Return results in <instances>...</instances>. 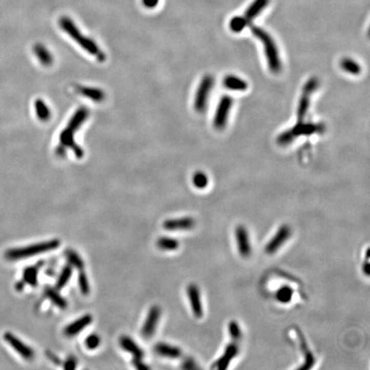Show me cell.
Listing matches in <instances>:
<instances>
[{
  "label": "cell",
  "mask_w": 370,
  "mask_h": 370,
  "mask_svg": "<svg viewBox=\"0 0 370 370\" xmlns=\"http://www.w3.org/2000/svg\"><path fill=\"white\" fill-rule=\"evenodd\" d=\"M195 225L196 221L191 217L168 219L163 223V228L167 231H188L194 228Z\"/></svg>",
  "instance_id": "14"
},
{
  "label": "cell",
  "mask_w": 370,
  "mask_h": 370,
  "mask_svg": "<svg viewBox=\"0 0 370 370\" xmlns=\"http://www.w3.org/2000/svg\"><path fill=\"white\" fill-rule=\"evenodd\" d=\"M236 242H237V251L240 256L244 258L251 256L252 252L251 239L248 231L242 225L237 227L236 229Z\"/></svg>",
  "instance_id": "12"
},
{
  "label": "cell",
  "mask_w": 370,
  "mask_h": 370,
  "mask_svg": "<svg viewBox=\"0 0 370 370\" xmlns=\"http://www.w3.org/2000/svg\"><path fill=\"white\" fill-rule=\"evenodd\" d=\"M63 367L65 369H75L76 367V359L74 357H70L67 358L66 362L63 363Z\"/></svg>",
  "instance_id": "37"
},
{
  "label": "cell",
  "mask_w": 370,
  "mask_h": 370,
  "mask_svg": "<svg viewBox=\"0 0 370 370\" xmlns=\"http://www.w3.org/2000/svg\"><path fill=\"white\" fill-rule=\"evenodd\" d=\"M187 294L194 316H196V318H201L203 316V307L201 302L200 290L196 284H190L187 288Z\"/></svg>",
  "instance_id": "13"
},
{
  "label": "cell",
  "mask_w": 370,
  "mask_h": 370,
  "mask_svg": "<svg viewBox=\"0 0 370 370\" xmlns=\"http://www.w3.org/2000/svg\"><path fill=\"white\" fill-rule=\"evenodd\" d=\"M100 344V338L97 334H90L85 339V345L89 350L96 349Z\"/></svg>",
  "instance_id": "36"
},
{
  "label": "cell",
  "mask_w": 370,
  "mask_h": 370,
  "mask_svg": "<svg viewBox=\"0 0 370 370\" xmlns=\"http://www.w3.org/2000/svg\"><path fill=\"white\" fill-rule=\"evenodd\" d=\"M156 244L157 247L161 251H174L179 248V242L177 239L169 237H159V239L157 240Z\"/></svg>",
  "instance_id": "24"
},
{
  "label": "cell",
  "mask_w": 370,
  "mask_h": 370,
  "mask_svg": "<svg viewBox=\"0 0 370 370\" xmlns=\"http://www.w3.org/2000/svg\"><path fill=\"white\" fill-rule=\"evenodd\" d=\"M269 3V0H254L253 3L251 4L247 11H245L243 17L246 19V21L250 23L261 14Z\"/></svg>",
  "instance_id": "19"
},
{
  "label": "cell",
  "mask_w": 370,
  "mask_h": 370,
  "mask_svg": "<svg viewBox=\"0 0 370 370\" xmlns=\"http://www.w3.org/2000/svg\"><path fill=\"white\" fill-rule=\"evenodd\" d=\"M223 84L227 89L232 90V91L242 92L245 91L248 89L247 81H245L244 80H242L238 76H232V75L225 76L223 81Z\"/></svg>",
  "instance_id": "20"
},
{
  "label": "cell",
  "mask_w": 370,
  "mask_h": 370,
  "mask_svg": "<svg viewBox=\"0 0 370 370\" xmlns=\"http://www.w3.org/2000/svg\"><path fill=\"white\" fill-rule=\"evenodd\" d=\"M45 295L53 304L59 307L60 310H66V307H68V302L66 298H64L58 293L57 289H53L52 287H47L45 290Z\"/></svg>",
  "instance_id": "21"
},
{
  "label": "cell",
  "mask_w": 370,
  "mask_h": 370,
  "mask_svg": "<svg viewBox=\"0 0 370 370\" xmlns=\"http://www.w3.org/2000/svg\"><path fill=\"white\" fill-rule=\"evenodd\" d=\"M300 339V345H301V349L304 352V363L301 367H298V369L304 370L310 369L311 367H313L314 363H315V357H314L313 354L311 353L310 349H307V345L305 341L304 338L299 335Z\"/></svg>",
  "instance_id": "23"
},
{
  "label": "cell",
  "mask_w": 370,
  "mask_h": 370,
  "mask_svg": "<svg viewBox=\"0 0 370 370\" xmlns=\"http://www.w3.org/2000/svg\"><path fill=\"white\" fill-rule=\"evenodd\" d=\"M4 339L6 343L10 344V346L17 352L25 360H32L34 357V352L31 347L24 344V342L20 340L17 337L11 333H6L4 334Z\"/></svg>",
  "instance_id": "11"
},
{
  "label": "cell",
  "mask_w": 370,
  "mask_h": 370,
  "mask_svg": "<svg viewBox=\"0 0 370 370\" xmlns=\"http://www.w3.org/2000/svg\"><path fill=\"white\" fill-rule=\"evenodd\" d=\"M319 81L316 78H311L306 83L302 90V94L299 99V104L297 107V119L298 122L304 120L307 110L311 105V95L318 88Z\"/></svg>",
  "instance_id": "7"
},
{
  "label": "cell",
  "mask_w": 370,
  "mask_h": 370,
  "mask_svg": "<svg viewBox=\"0 0 370 370\" xmlns=\"http://www.w3.org/2000/svg\"><path fill=\"white\" fill-rule=\"evenodd\" d=\"M293 297V291L290 287L284 286L278 291L276 298L281 303H288Z\"/></svg>",
  "instance_id": "31"
},
{
  "label": "cell",
  "mask_w": 370,
  "mask_h": 370,
  "mask_svg": "<svg viewBox=\"0 0 370 370\" xmlns=\"http://www.w3.org/2000/svg\"><path fill=\"white\" fill-rule=\"evenodd\" d=\"M154 351L157 354L161 357L171 358V359H177L179 358L182 355V351L178 347L166 344V343H158L154 346Z\"/></svg>",
  "instance_id": "17"
},
{
  "label": "cell",
  "mask_w": 370,
  "mask_h": 370,
  "mask_svg": "<svg viewBox=\"0 0 370 370\" xmlns=\"http://www.w3.org/2000/svg\"><path fill=\"white\" fill-rule=\"evenodd\" d=\"M59 245L60 241L58 239L45 241V242L25 246L23 248L8 250L5 254V257L9 261H18L22 259L29 258L32 256H38V255L46 253L48 251H54L59 247Z\"/></svg>",
  "instance_id": "4"
},
{
  "label": "cell",
  "mask_w": 370,
  "mask_h": 370,
  "mask_svg": "<svg viewBox=\"0 0 370 370\" xmlns=\"http://www.w3.org/2000/svg\"><path fill=\"white\" fill-rule=\"evenodd\" d=\"M193 183L196 188L203 190L209 184V177L204 172H196L193 176Z\"/></svg>",
  "instance_id": "32"
},
{
  "label": "cell",
  "mask_w": 370,
  "mask_h": 370,
  "mask_svg": "<svg viewBox=\"0 0 370 370\" xmlns=\"http://www.w3.org/2000/svg\"><path fill=\"white\" fill-rule=\"evenodd\" d=\"M132 364H133L137 369L147 370L149 368V366H147V365L141 361V358H137V357H134L133 361H132Z\"/></svg>",
  "instance_id": "38"
},
{
  "label": "cell",
  "mask_w": 370,
  "mask_h": 370,
  "mask_svg": "<svg viewBox=\"0 0 370 370\" xmlns=\"http://www.w3.org/2000/svg\"><path fill=\"white\" fill-rule=\"evenodd\" d=\"M248 24V22L246 21L244 17L235 16L230 22V29L235 33H238V32L242 31Z\"/></svg>",
  "instance_id": "33"
},
{
  "label": "cell",
  "mask_w": 370,
  "mask_h": 370,
  "mask_svg": "<svg viewBox=\"0 0 370 370\" xmlns=\"http://www.w3.org/2000/svg\"><path fill=\"white\" fill-rule=\"evenodd\" d=\"M93 321L91 315H85L73 321L72 323L69 324L64 330V334L67 337L76 336V334H80L84 331L87 326H89Z\"/></svg>",
  "instance_id": "16"
},
{
  "label": "cell",
  "mask_w": 370,
  "mask_h": 370,
  "mask_svg": "<svg viewBox=\"0 0 370 370\" xmlns=\"http://www.w3.org/2000/svg\"><path fill=\"white\" fill-rule=\"evenodd\" d=\"M24 282L31 286H36L38 284V268L29 266L24 272Z\"/></svg>",
  "instance_id": "30"
},
{
  "label": "cell",
  "mask_w": 370,
  "mask_h": 370,
  "mask_svg": "<svg viewBox=\"0 0 370 370\" xmlns=\"http://www.w3.org/2000/svg\"><path fill=\"white\" fill-rule=\"evenodd\" d=\"M232 104L233 101L229 95H224L219 100L214 118V126L217 130L220 131L227 126Z\"/></svg>",
  "instance_id": "8"
},
{
  "label": "cell",
  "mask_w": 370,
  "mask_h": 370,
  "mask_svg": "<svg viewBox=\"0 0 370 370\" xmlns=\"http://www.w3.org/2000/svg\"><path fill=\"white\" fill-rule=\"evenodd\" d=\"M324 131V126L321 124H315V122H297L296 126L287 131L282 132L278 138L277 142L281 146H286L292 143L295 139L300 136H311L313 134L322 132Z\"/></svg>",
  "instance_id": "5"
},
{
  "label": "cell",
  "mask_w": 370,
  "mask_h": 370,
  "mask_svg": "<svg viewBox=\"0 0 370 370\" xmlns=\"http://www.w3.org/2000/svg\"><path fill=\"white\" fill-rule=\"evenodd\" d=\"M73 273V268L68 264L66 266H64L62 271L60 273L59 276L57 278V283H56V289L62 290L66 284H68L71 276Z\"/></svg>",
  "instance_id": "26"
},
{
  "label": "cell",
  "mask_w": 370,
  "mask_h": 370,
  "mask_svg": "<svg viewBox=\"0 0 370 370\" xmlns=\"http://www.w3.org/2000/svg\"><path fill=\"white\" fill-rule=\"evenodd\" d=\"M24 284H25V283H24V280H23V281L18 282V283L16 284V290H17V291H23Z\"/></svg>",
  "instance_id": "42"
},
{
  "label": "cell",
  "mask_w": 370,
  "mask_h": 370,
  "mask_svg": "<svg viewBox=\"0 0 370 370\" xmlns=\"http://www.w3.org/2000/svg\"><path fill=\"white\" fill-rule=\"evenodd\" d=\"M119 344L124 351L131 353L134 357L142 358L144 352L141 347L128 336H122L119 339Z\"/></svg>",
  "instance_id": "18"
},
{
  "label": "cell",
  "mask_w": 370,
  "mask_h": 370,
  "mask_svg": "<svg viewBox=\"0 0 370 370\" xmlns=\"http://www.w3.org/2000/svg\"><path fill=\"white\" fill-rule=\"evenodd\" d=\"M37 117L42 121H47L51 117V111L42 99H37L34 103Z\"/></svg>",
  "instance_id": "29"
},
{
  "label": "cell",
  "mask_w": 370,
  "mask_h": 370,
  "mask_svg": "<svg viewBox=\"0 0 370 370\" xmlns=\"http://www.w3.org/2000/svg\"><path fill=\"white\" fill-rule=\"evenodd\" d=\"M59 26L66 34L78 43L85 51L95 56L99 61H104L105 54L99 49V47L94 43V40L81 34L78 28L75 25L73 21L67 16H63L59 19Z\"/></svg>",
  "instance_id": "3"
},
{
  "label": "cell",
  "mask_w": 370,
  "mask_h": 370,
  "mask_svg": "<svg viewBox=\"0 0 370 370\" xmlns=\"http://www.w3.org/2000/svg\"><path fill=\"white\" fill-rule=\"evenodd\" d=\"M34 52L37 58L39 59V63L45 66H51L53 61L52 54L49 50L42 44H36L34 47Z\"/></svg>",
  "instance_id": "22"
},
{
  "label": "cell",
  "mask_w": 370,
  "mask_h": 370,
  "mask_svg": "<svg viewBox=\"0 0 370 370\" xmlns=\"http://www.w3.org/2000/svg\"><path fill=\"white\" fill-rule=\"evenodd\" d=\"M251 32L257 39L261 40L263 45L264 52L266 55V61L269 65V70L273 73H278L281 71L282 64L279 57V50L274 39L271 35L260 27L252 25Z\"/></svg>",
  "instance_id": "2"
},
{
  "label": "cell",
  "mask_w": 370,
  "mask_h": 370,
  "mask_svg": "<svg viewBox=\"0 0 370 370\" xmlns=\"http://www.w3.org/2000/svg\"><path fill=\"white\" fill-rule=\"evenodd\" d=\"M89 116V111L87 108H80L78 111L71 117L67 128L65 129L59 136V146L57 147V153L62 155L66 153V148L72 149L74 154L78 158L84 156V150L80 149L74 141V133L78 130L79 127L83 125V122L87 119Z\"/></svg>",
  "instance_id": "1"
},
{
  "label": "cell",
  "mask_w": 370,
  "mask_h": 370,
  "mask_svg": "<svg viewBox=\"0 0 370 370\" xmlns=\"http://www.w3.org/2000/svg\"><path fill=\"white\" fill-rule=\"evenodd\" d=\"M66 257L68 261L69 264L72 268L78 269V270H83L84 268V261L81 258V256L76 253V251L73 250H67L66 251Z\"/></svg>",
  "instance_id": "28"
},
{
  "label": "cell",
  "mask_w": 370,
  "mask_h": 370,
  "mask_svg": "<svg viewBox=\"0 0 370 370\" xmlns=\"http://www.w3.org/2000/svg\"><path fill=\"white\" fill-rule=\"evenodd\" d=\"M78 285L81 293L84 296H88L90 293V284H89V279L85 272L80 271L78 275Z\"/></svg>",
  "instance_id": "34"
},
{
  "label": "cell",
  "mask_w": 370,
  "mask_h": 370,
  "mask_svg": "<svg viewBox=\"0 0 370 370\" xmlns=\"http://www.w3.org/2000/svg\"><path fill=\"white\" fill-rule=\"evenodd\" d=\"M369 262L367 260V262L363 265V269H362V271L364 272L365 275H367V276L369 275Z\"/></svg>",
  "instance_id": "41"
},
{
  "label": "cell",
  "mask_w": 370,
  "mask_h": 370,
  "mask_svg": "<svg viewBox=\"0 0 370 370\" xmlns=\"http://www.w3.org/2000/svg\"><path fill=\"white\" fill-rule=\"evenodd\" d=\"M47 356L48 358H49L51 361H52L54 364H60V362H61V361H60L59 358L56 356V355L53 354L52 352H47Z\"/></svg>",
  "instance_id": "40"
},
{
  "label": "cell",
  "mask_w": 370,
  "mask_h": 370,
  "mask_svg": "<svg viewBox=\"0 0 370 370\" xmlns=\"http://www.w3.org/2000/svg\"><path fill=\"white\" fill-rule=\"evenodd\" d=\"M229 334L232 340L238 341L242 336V331L237 321H232L229 324Z\"/></svg>",
  "instance_id": "35"
},
{
  "label": "cell",
  "mask_w": 370,
  "mask_h": 370,
  "mask_svg": "<svg viewBox=\"0 0 370 370\" xmlns=\"http://www.w3.org/2000/svg\"><path fill=\"white\" fill-rule=\"evenodd\" d=\"M141 2L146 8L154 9L158 6L159 0H141Z\"/></svg>",
  "instance_id": "39"
},
{
  "label": "cell",
  "mask_w": 370,
  "mask_h": 370,
  "mask_svg": "<svg viewBox=\"0 0 370 370\" xmlns=\"http://www.w3.org/2000/svg\"><path fill=\"white\" fill-rule=\"evenodd\" d=\"M80 94L89 99L94 100V101H102L105 98L104 91L99 89H93V88H80L78 89Z\"/></svg>",
  "instance_id": "27"
},
{
  "label": "cell",
  "mask_w": 370,
  "mask_h": 370,
  "mask_svg": "<svg viewBox=\"0 0 370 370\" xmlns=\"http://www.w3.org/2000/svg\"><path fill=\"white\" fill-rule=\"evenodd\" d=\"M238 352H239V348L237 344V342H232L227 345L224 353L214 363V367H216L218 369H225L227 367H228L232 360L237 357Z\"/></svg>",
  "instance_id": "15"
},
{
  "label": "cell",
  "mask_w": 370,
  "mask_h": 370,
  "mask_svg": "<svg viewBox=\"0 0 370 370\" xmlns=\"http://www.w3.org/2000/svg\"><path fill=\"white\" fill-rule=\"evenodd\" d=\"M340 66H341L342 70L345 71L347 73L352 74V75H359L362 71V68L359 64L357 63V61H355L352 58L350 57H345L344 59L341 60L340 62Z\"/></svg>",
  "instance_id": "25"
},
{
  "label": "cell",
  "mask_w": 370,
  "mask_h": 370,
  "mask_svg": "<svg viewBox=\"0 0 370 370\" xmlns=\"http://www.w3.org/2000/svg\"><path fill=\"white\" fill-rule=\"evenodd\" d=\"M291 236H292V230L290 227L286 224L282 225L278 230L276 234L272 237V239L266 245L265 252L269 255H273L275 253L288 241Z\"/></svg>",
  "instance_id": "10"
},
{
  "label": "cell",
  "mask_w": 370,
  "mask_h": 370,
  "mask_svg": "<svg viewBox=\"0 0 370 370\" xmlns=\"http://www.w3.org/2000/svg\"><path fill=\"white\" fill-rule=\"evenodd\" d=\"M161 316V310L159 306L154 305L150 307L149 314L141 328V335L146 339H151L156 331L157 326L159 324Z\"/></svg>",
  "instance_id": "9"
},
{
  "label": "cell",
  "mask_w": 370,
  "mask_h": 370,
  "mask_svg": "<svg viewBox=\"0 0 370 370\" xmlns=\"http://www.w3.org/2000/svg\"><path fill=\"white\" fill-rule=\"evenodd\" d=\"M214 80L211 76H205L200 83L198 89L196 90L194 106L196 112L202 113L205 112L209 104V97L212 89L214 88Z\"/></svg>",
  "instance_id": "6"
}]
</instances>
